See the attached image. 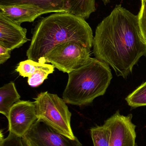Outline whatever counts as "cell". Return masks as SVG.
Wrapping results in <instances>:
<instances>
[{
	"mask_svg": "<svg viewBox=\"0 0 146 146\" xmlns=\"http://www.w3.org/2000/svg\"><path fill=\"white\" fill-rule=\"evenodd\" d=\"M93 46L96 58L111 66L117 76L127 78L146 54L138 15L116 5L97 27Z\"/></svg>",
	"mask_w": 146,
	"mask_h": 146,
	"instance_id": "obj_1",
	"label": "cell"
},
{
	"mask_svg": "<svg viewBox=\"0 0 146 146\" xmlns=\"http://www.w3.org/2000/svg\"><path fill=\"white\" fill-rule=\"evenodd\" d=\"M93 40L91 28L85 19L66 12L56 13L37 22L26 55L29 60L40 62L60 44L75 40L91 49Z\"/></svg>",
	"mask_w": 146,
	"mask_h": 146,
	"instance_id": "obj_2",
	"label": "cell"
},
{
	"mask_svg": "<svg viewBox=\"0 0 146 146\" xmlns=\"http://www.w3.org/2000/svg\"><path fill=\"white\" fill-rule=\"evenodd\" d=\"M63 98L66 104L87 105L104 95L112 78L108 64L92 58L78 69L69 73Z\"/></svg>",
	"mask_w": 146,
	"mask_h": 146,
	"instance_id": "obj_3",
	"label": "cell"
},
{
	"mask_svg": "<svg viewBox=\"0 0 146 146\" xmlns=\"http://www.w3.org/2000/svg\"><path fill=\"white\" fill-rule=\"evenodd\" d=\"M34 103L38 120L71 139L76 138L70 123L72 114L63 99L45 92L38 95Z\"/></svg>",
	"mask_w": 146,
	"mask_h": 146,
	"instance_id": "obj_4",
	"label": "cell"
},
{
	"mask_svg": "<svg viewBox=\"0 0 146 146\" xmlns=\"http://www.w3.org/2000/svg\"><path fill=\"white\" fill-rule=\"evenodd\" d=\"M91 48L80 41L60 44L50 51L40 63H51L61 72L68 74L78 69L91 59Z\"/></svg>",
	"mask_w": 146,
	"mask_h": 146,
	"instance_id": "obj_5",
	"label": "cell"
},
{
	"mask_svg": "<svg viewBox=\"0 0 146 146\" xmlns=\"http://www.w3.org/2000/svg\"><path fill=\"white\" fill-rule=\"evenodd\" d=\"M21 138L26 146H83L38 119Z\"/></svg>",
	"mask_w": 146,
	"mask_h": 146,
	"instance_id": "obj_6",
	"label": "cell"
},
{
	"mask_svg": "<svg viewBox=\"0 0 146 146\" xmlns=\"http://www.w3.org/2000/svg\"><path fill=\"white\" fill-rule=\"evenodd\" d=\"M133 115H121L119 110L105 121L111 131L110 146H137L136 126L132 122Z\"/></svg>",
	"mask_w": 146,
	"mask_h": 146,
	"instance_id": "obj_7",
	"label": "cell"
},
{
	"mask_svg": "<svg viewBox=\"0 0 146 146\" xmlns=\"http://www.w3.org/2000/svg\"><path fill=\"white\" fill-rule=\"evenodd\" d=\"M7 118L9 133L22 138L37 120L34 102L20 100L15 103Z\"/></svg>",
	"mask_w": 146,
	"mask_h": 146,
	"instance_id": "obj_8",
	"label": "cell"
},
{
	"mask_svg": "<svg viewBox=\"0 0 146 146\" xmlns=\"http://www.w3.org/2000/svg\"><path fill=\"white\" fill-rule=\"evenodd\" d=\"M27 30L0 13V45L10 50L21 47L28 41Z\"/></svg>",
	"mask_w": 146,
	"mask_h": 146,
	"instance_id": "obj_9",
	"label": "cell"
},
{
	"mask_svg": "<svg viewBox=\"0 0 146 146\" xmlns=\"http://www.w3.org/2000/svg\"><path fill=\"white\" fill-rule=\"evenodd\" d=\"M0 13L13 22L21 25L23 22H31L46 13L31 5H0Z\"/></svg>",
	"mask_w": 146,
	"mask_h": 146,
	"instance_id": "obj_10",
	"label": "cell"
},
{
	"mask_svg": "<svg viewBox=\"0 0 146 146\" xmlns=\"http://www.w3.org/2000/svg\"><path fill=\"white\" fill-rule=\"evenodd\" d=\"M1 5H31L37 7L46 13H68L67 0H0Z\"/></svg>",
	"mask_w": 146,
	"mask_h": 146,
	"instance_id": "obj_11",
	"label": "cell"
},
{
	"mask_svg": "<svg viewBox=\"0 0 146 146\" xmlns=\"http://www.w3.org/2000/svg\"><path fill=\"white\" fill-rule=\"evenodd\" d=\"M21 96L17 92L15 84L10 82L0 88V112L7 117L12 106L19 101Z\"/></svg>",
	"mask_w": 146,
	"mask_h": 146,
	"instance_id": "obj_12",
	"label": "cell"
},
{
	"mask_svg": "<svg viewBox=\"0 0 146 146\" xmlns=\"http://www.w3.org/2000/svg\"><path fill=\"white\" fill-rule=\"evenodd\" d=\"M68 13L87 19L96 10L95 0H67Z\"/></svg>",
	"mask_w": 146,
	"mask_h": 146,
	"instance_id": "obj_13",
	"label": "cell"
},
{
	"mask_svg": "<svg viewBox=\"0 0 146 146\" xmlns=\"http://www.w3.org/2000/svg\"><path fill=\"white\" fill-rule=\"evenodd\" d=\"M90 131L94 146H110L111 131L107 126H97Z\"/></svg>",
	"mask_w": 146,
	"mask_h": 146,
	"instance_id": "obj_14",
	"label": "cell"
},
{
	"mask_svg": "<svg viewBox=\"0 0 146 146\" xmlns=\"http://www.w3.org/2000/svg\"><path fill=\"white\" fill-rule=\"evenodd\" d=\"M55 67L52 65L41 63L39 67L32 75L28 77L27 82L32 87H37L42 84L48 78L49 74L54 71Z\"/></svg>",
	"mask_w": 146,
	"mask_h": 146,
	"instance_id": "obj_15",
	"label": "cell"
},
{
	"mask_svg": "<svg viewBox=\"0 0 146 146\" xmlns=\"http://www.w3.org/2000/svg\"><path fill=\"white\" fill-rule=\"evenodd\" d=\"M125 99L128 104L133 108L146 106V81L129 95Z\"/></svg>",
	"mask_w": 146,
	"mask_h": 146,
	"instance_id": "obj_16",
	"label": "cell"
},
{
	"mask_svg": "<svg viewBox=\"0 0 146 146\" xmlns=\"http://www.w3.org/2000/svg\"><path fill=\"white\" fill-rule=\"evenodd\" d=\"M41 64L40 62L28 59L21 62L15 71L23 77H29L35 73Z\"/></svg>",
	"mask_w": 146,
	"mask_h": 146,
	"instance_id": "obj_17",
	"label": "cell"
},
{
	"mask_svg": "<svg viewBox=\"0 0 146 146\" xmlns=\"http://www.w3.org/2000/svg\"><path fill=\"white\" fill-rule=\"evenodd\" d=\"M1 134L0 146H26L21 137L9 133L7 137L4 138L2 133Z\"/></svg>",
	"mask_w": 146,
	"mask_h": 146,
	"instance_id": "obj_18",
	"label": "cell"
},
{
	"mask_svg": "<svg viewBox=\"0 0 146 146\" xmlns=\"http://www.w3.org/2000/svg\"><path fill=\"white\" fill-rule=\"evenodd\" d=\"M138 16L141 31L146 44V2L141 1V7Z\"/></svg>",
	"mask_w": 146,
	"mask_h": 146,
	"instance_id": "obj_19",
	"label": "cell"
},
{
	"mask_svg": "<svg viewBox=\"0 0 146 146\" xmlns=\"http://www.w3.org/2000/svg\"><path fill=\"white\" fill-rule=\"evenodd\" d=\"M11 51L10 50L0 45V64H3L10 58Z\"/></svg>",
	"mask_w": 146,
	"mask_h": 146,
	"instance_id": "obj_20",
	"label": "cell"
},
{
	"mask_svg": "<svg viewBox=\"0 0 146 146\" xmlns=\"http://www.w3.org/2000/svg\"><path fill=\"white\" fill-rule=\"evenodd\" d=\"M102 1L104 2V3L105 4H106V3H109L110 0H102Z\"/></svg>",
	"mask_w": 146,
	"mask_h": 146,
	"instance_id": "obj_21",
	"label": "cell"
},
{
	"mask_svg": "<svg viewBox=\"0 0 146 146\" xmlns=\"http://www.w3.org/2000/svg\"><path fill=\"white\" fill-rule=\"evenodd\" d=\"M141 1H144L146 2V0H141Z\"/></svg>",
	"mask_w": 146,
	"mask_h": 146,
	"instance_id": "obj_22",
	"label": "cell"
}]
</instances>
